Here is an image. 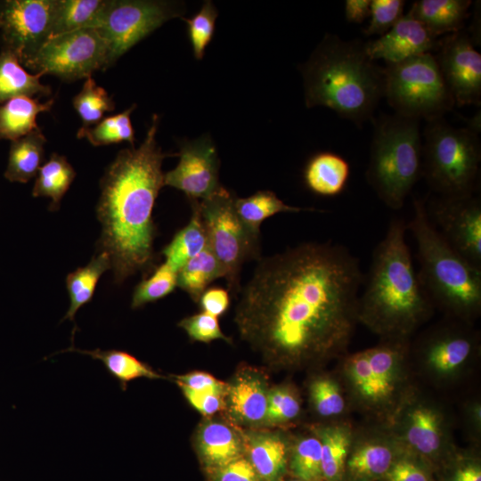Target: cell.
Wrapping results in <instances>:
<instances>
[{"label":"cell","instance_id":"6da1fadb","mask_svg":"<svg viewBox=\"0 0 481 481\" xmlns=\"http://www.w3.org/2000/svg\"><path fill=\"white\" fill-rule=\"evenodd\" d=\"M363 281L358 258L341 244L305 242L267 257L240 290V332L274 365L336 356L358 320Z\"/></svg>","mask_w":481,"mask_h":481},{"label":"cell","instance_id":"7a4b0ae2","mask_svg":"<svg viewBox=\"0 0 481 481\" xmlns=\"http://www.w3.org/2000/svg\"><path fill=\"white\" fill-rule=\"evenodd\" d=\"M158 126L155 114L140 146L121 150L101 181L100 252L109 257L118 283L147 268L153 257L152 211L164 186L162 163L175 155L162 151L156 139Z\"/></svg>","mask_w":481,"mask_h":481},{"label":"cell","instance_id":"3957f363","mask_svg":"<svg viewBox=\"0 0 481 481\" xmlns=\"http://www.w3.org/2000/svg\"><path fill=\"white\" fill-rule=\"evenodd\" d=\"M406 230L404 219H391L372 253L364 290L358 301V320L388 338H404L432 307L414 269L405 240Z\"/></svg>","mask_w":481,"mask_h":481},{"label":"cell","instance_id":"277c9868","mask_svg":"<svg viewBox=\"0 0 481 481\" xmlns=\"http://www.w3.org/2000/svg\"><path fill=\"white\" fill-rule=\"evenodd\" d=\"M307 108L324 106L361 126L384 94V72L364 44L326 34L301 67Z\"/></svg>","mask_w":481,"mask_h":481},{"label":"cell","instance_id":"5b68a950","mask_svg":"<svg viewBox=\"0 0 481 481\" xmlns=\"http://www.w3.org/2000/svg\"><path fill=\"white\" fill-rule=\"evenodd\" d=\"M417 243L420 281L431 301L463 318L481 306V268L454 250L428 218L426 203L413 201V216L406 224Z\"/></svg>","mask_w":481,"mask_h":481},{"label":"cell","instance_id":"8992f818","mask_svg":"<svg viewBox=\"0 0 481 481\" xmlns=\"http://www.w3.org/2000/svg\"><path fill=\"white\" fill-rule=\"evenodd\" d=\"M419 120L395 113L383 116L375 123L366 178L391 209L403 208L422 175Z\"/></svg>","mask_w":481,"mask_h":481},{"label":"cell","instance_id":"52a82bcc","mask_svg":"<svg viewBox=\"0 0 481 481\" xmlns=\"http://www.w3.org/2000/svg\"><path fill=\"white\" fill-rule=\"evenodd\" d=\"M477 134L469 127H454L442 118L427 124L422 175L441 196L473 193L481 160Z\"/></svg>","mask_w":481,"mask_h":481},{"label":"cell","instance_id":"ba28073f","mask_svg":"<svg viewBox=\"0 0 481 481\" xmlns=\"http://www.w3.org/2000/svg\"><path fill=\"white\" fill-rule=\"evenodd\" d=\"M383 72V96L396 114L429 122L455 104L431 53L387 65Z\"/></svg>","mask_w":481,"mask_h":481},{"label":"cell","instance_id":"9c48e42d","mask_svg":"<svg viewBox=\"0 0 481 481\" xmlns=\"http://www.w3.org/2000/svg\"><path fill=\"white\" fill-rule=\"evenodd\" d=\"M236 197L220 186L201 200H192L200 213L207 245L218 260L232 293L240 289V273L244 262L259 254V238L252 235L240 219Z\"/></svg>","mask_w":481,"mask_h":481},{"label":"cell","instance_id":"30bf717a","mask_svg":"<svg viewBox=\"0 0 481 481\" xmlns=\"http://www.w3.org/2000/svg\"><path fill=\"white\" fill-rule=\"evenodd\" d=\"M23 67L69 82L87 78L108 69V46L97 29H81L49 38Z\"/></svg>","mask_w":481,"mask_h":481},{"label":"cell","instance_id":"8fae6325","mask_svg":"<svg viewBox=\"0 0 481 481\" xmlns=\"http://www.w3.org/2000/svg\"><path fill=\"white\" fill-rule=\"evenodd\" d=\"M183 13V4L176 2L110 0L95 28L108 46V68L166 21Z\"/></svg>","mask_w":481,"mask_h":481},{"label":"cell","instance_id":"7c38bea8","mask_svg":"<svg viewBox=\"0 0 481 481\" xmlns=\"http://www.w3.org/2000/svg\"><path fill=\"white\" fill-rule=\"evenodd\" d=\"M56 0L0 1L2 48L23 64L50 38Z\"/></svg>","mask_w":481,"mask_h":481},{"label":"cell","instance_id":"4fadbf2b","mask_svg":"<svg viewBox=\"0 0 481 481\" xmlns=\"http://www.w3.org/2000/svg\"><path fill=\"white\" fill-rule=\"evenodd\" d=\"M426 210L447 243L481 268V201L472 194L441 196Z\"/></svg>","mask_w":481,"mask_h":481},{"label":"cell","instance_id":"5bb4252c","mask_svg":"<svg viewBox=\"0 0 481 481\" xmlns=\"http://www.w3.org/2000/svg\"><path fill=\"white\" fill-rule=\"evenodd\" d=\"M436 57L444 82L458 106L480 105L481 55L462 30L439 41Z\"/></svg>","mask_w":481,"mask_h":481},{"label":"cell","instance_id":"9a60e30c","mask_svg":"<svg viewBox=\"0 0 481 481\" xmlns=\"http://www.w3.org/2000/svg\"><path fill=\"white\" fill-rule=\"evenodd\" d=\"M177 156V166L164 175V185L183 192L191 201L204 200L221 186L219 159L208 135L183 142Z\"/></svg>","mask_w":481,"mask_h":481},{"label":"cell","instance_id":"2e32d148","mask_svg":"<svg viewBox=\"0 0 481 481\" xmlns=\"http://www.w3.org/2000/svg\"><path fill=\"white\" fill-rule=\"evenodd\" d=\"M439 41L409 12L386 34L364 44L366 54L372 61L384 60L395 64L438 47Z\"/></svg>","mask_w":481,"mask_h":481},{"label":"cell","instance_id":"e0dca14e","mask_svg":"<svg viewBox=\"0 0 481 481\" xmlns=\"http://www.w3.org/2000/svg\"><path fill=\"white\" fill-rule=\"evenodd\" d=\"M268 392L266 382L259 372L253 370L240 371L227 384L225 407L230 415L239 423L255 426L263 425Z\"/></svg>","mask_w":481,"mask_h":481},{"label":"cell","instance_id":"ac0fdd59","mask_svg":"<svg viewBox=\"0 0 481 481\" xmlns=\"http://www.w3.org/2000/svg\"><path fill=\"white\" fill-rule=\"evenodd\" d=\"M245 457L261 481H283L289 467V450L278 433L248 431L242 435Z\"/></svg>","mask_w":481,"mask_h":481},{"label":"cell","instance_id":"d6986e66","mask_svg":"<svg viewBox=\"0 0 481 481\" xmlns=\"http://www.w3.org/2000/svg\"><path fill=\"white\" fill-rule=\"evenodd\" d=\"M196 448L206 473L245 456L242 436L217 420H206L200 426Z\"/></svg>","mask_w":481,"mask_h":481},{"label":"cell","instance_id":"ffe728a7","mask_svg":"<svg viewBox=\"0 0 481 481\" xmlns=\"http://www.w3.org/2000/svg\"><path fill=\"white\" fill-rule=\"evenodd\" d=\"M349 176V163L340 155L330 151L314 154L304 170V180L307 188L324 197L340 194Z\"/></svg>","mask_w":481,"mask_h":481},{"label":"cell","instance_id":"44dd1931","mask_svg":"<svg viewBox=\"0 0 481 481\" xmlns=\"http://www.w3.org/2000/svg\"><path fill=\"white\" fill-rule=\"evenodd\" d=\"M470 4L469 0H420L408 12L438 37L462 30Z\"/></svg>","mask_w":481,"mask_h":481},{"label":"cell","instance_id":"7402d4cb","mask_svg":"<svg viewBox=\"0 0 481 481\" xmlns=\"http://www.w3.org/2000/svg\"><path fill=\"white\" fill-rule=\"evenodd\" d=\"M476 346L473 337L465 330H444L424 346L427 363L441 373H448L471 356Z\"/></svg>","mask_w":481,"mask_h":481},{"label":"cell","instance_id":"603a6c76","mask_svg":"<svg viewBox=\"0 0 481 481\" xmlns=\"http://www.w3.org/2000/svg\"><path fill=\"white\" fill-rule=\"evenodd\" d=\"M53 103V98L40 102L38 98L17 96L0 104V140L12 142L39 127L37 115L49 111Z\"/></svg>","mask_w":481,"mask_h":481},{"label":"cell","instance_id":"cb8c5ba5","mask_svg":"<svg viewBox=\"0 0 481 481\" xmlns=\"http://www.w3.org/2000/svg\"><path fill=\"white\" fill-rule=\"evenodd\" d=\"M46 138L40 127L11 142L4 177L12 182L28 183L43 165Z\"/></svg>","mask_w":481,"mask_h":481},{"label":"cell","instance_id":"d4e9b609","mask_svg":"<svg viewBox=\"0 0 481 481\" xmlns=\"http://www.w3.org/2000/svg\"><path fill=\"white\" fill-rule=\"evenodd\" d=\"M42 73H29L9 50L0 51V104L17 96H47L49 86L41 83Z\"/></svg>","mask_w":481,"mask_h":481},{"label":"cell","instance_id":"484cf974","mask_svg":"<svg viewBox=\"0 0 481 481\" xmlns=\"http://www.w3.org/2000/svg\"><path fill=\"white\" fill-rule=\"evenodd\" d=\"M110 0H56L51 37L74 30L96 28Z\"/></svg>","mask_w":481,"mask_h":481},{"label":"cell","instance_id":"4316f807","mask_svg":"<svg viewBox=\"0 0 481 481\" xmlns=\"http://www.w3.org/2000/svg\"><path fill=\"white\" fill-rule=\"evenodd\" d=\"M390 339V342L366 350L372 375L375 402L384 401L394 392L396 368L404 350V338Z\"/></svg>","mask_w":481,"mask_h":481},{"label":"cell","instance_id":"83f0119b","mask_svg":"<svg viewBox=\"0 0 481 481\" xmlns=\"http://www.w3.org/2000/svg\"><path fill=\"white\" fill-rule=\"evenodd\" d=\"M395 459L390 446L381 443H365L348 455L346 475L353 481L383 478Z\"/></svg>","mask_w":481,"mask_h":481},{"label":"cell","instance_id":"f1b7e54d","mask_svg":"<svg viewBox=\"0 0 481 481\" xmlns=\"http://www.w3.org/2000/svg\"><path fill=\"white\" fill-rule=\"evenodd\" d=\"M75 176L76 172L66 157L52 153L37 175L32 195L50 198V209L56 210Z\"/></svg>","mask_w":481,"mask_h":481},{"label":"cell","instance_id":"f546056e","mask_svg":"<svg viewBox=\"0 0 481 481\" xmlns=\"http://www.w3.org/2000/svg\"><path fill=\"white\" fill-rule=\"evenodd\" d=\"M110 268L111 265L109 257L100 252L86 266L67 275L66 286L70 305L63 320L74 321L78 309L91 301L102 274Z\"/></svg>","mask_w":481,"mask_h":481},{"label":"cell","instance_id":"4dcf8cb0","mask_svg":"<svg viewBox=\"0 0 481 481\" xmlns=\"http://www.w3.org/2000/svg\"><path fill=\"white\" fill-rule=\"evenodd\" d=\"M236 212L255 237L259 236V227L263 221L279 213H298L301 208L286 204L272 191H258L246 198L235 199Z\"/></svg>","mask_w":481,"mask_h":481},{"label":"cell","instance_id":"1f68e13d","mask_svg":"<svg viewBox=\"0 0 481 481\" xmlns=\"http://www.w3.org/2000/svg\"><path fill=\"white\" fill-rule=\"evenodd\" d=\"M192 208V214L189 223L163 249L166 263L175 272L207 247V235L199 210L193 203Z\"/></svg>","mask_w":481,"mask_h":481},{"label":"cell","instance_id":"d6a6232c","mask_svg":"<svg viewBox=\"0 0 481 481\" xmlns=\"http://www.w3.org/2000/svg\"><path fill=\"white\" fill-rule=\"evenodd\" d=\"M220 277H224L221 265L207 245L177 272V285L199 302L208 286Z\"/></svg>","mask_w":481,"mask_h":481},{"label":"cell","instance_id":"836d02e7","mask_svg":"<svg viewBox=\"0 0 481 481\" xmlns=\"http://www.w3.org/2000/svg\"><path fill=\"white\" fill-rule=\"evenodd\" d=\"M77 352L101 361L109 373L118 379L125 388L126 385L135 379L146 378L151 379L164 377L153 371L149 365L141 362L134 355L119 350H81L70 347L62 352Z\"/></svg>","mask_w":481,"mask_h":481},{"label":"cell","instance_id":"e575fe53","mask_svg":"<svg viewBox=\"0 0 481 481\" xmlns=\"http://www.w3.org/2000/svg\"><path fill=\"white\" fill-rule=\"evenodd\" d=\"M323 481H343L350 450L349 432L342 427H328L319 433Z\"/></svg>","mask_w":481,"mask_h":481},{"label":"cell","instance_id":"d590c367","mask_svg":"<svg viewBox=\"0 0 481 481\" xmlns=\"http://www.w3.org/2000/svg\"><path fill=\"white\" fill-rule=\"evenodd\" d=\"M441 428L437 414L430 408L418 406L409 416L408 443L420 453L432 457L441 445Z\"/></svg>","mask_w":481,"mask_h":481},{"label":"cell","instance_id":"8d00e7d4","mask_svg":"<svg viewBox=\"0 0 481 481\" xmlns=\"http://www.w3.org/2000/svg\"><path fill=\"white\" fill-rule=\"evenodd\" d=\"M134 104L127 110L112 116L103 118L96 125L77 131L79 139L86 138L94 146H102L122 142L135 146V130L131 122V113L135 109Z\"/></svg>","mask_w":481,"mask_h":481},{"label":"cell","instance_id":"74e56055","mask_svg":"<svg viewBox=\"0 0 481 481\" xmlns=\"http://www.w3.org/2000/svg\"><path fill=\"white\" fill-rule=\"evenodd\" d=\"M72 104L82 120V128L96 125L105 113L115 109L112 97L92 77L86 78L80 92L73 97Z\"/></svg>","mask_w":481,"mask_h":481},{"label":"cell","instance_id":"f35d334b","mask_svg":"<svg viewBox=\"0 0 481 481\" xmlns=\"http://www.w3.org/2000/svg\"><path fill=\"white\" fill-rule=\"evenodd\" d=\"M288 470L293 477L305 481H323L322 445L319 437L300 439L289 452Z\"/></svg>","mask_w":481,"mask_h":481},{"label":"cell","instance_id":"ab89813d","mask_svg":"<svg viewBox=\"0 0 481 481\" xmlns=\"http://www.w3.org/2000/svg\"><path fill=\"white\" fill-rule=\"evenodd\" d=\"M177 285V272L166 262L151 277L140 282L133 294L131 306L139 308L170 294Z\"/></svg>","mask_w":481,"mask_h":481},{"label":"cell","instance_id":"60d3db41","mask_svg":"<svg viewBox=\"0 0 481 481\" xmlns=\"http://www.w3.org/2000/svg\"><path fill=\"white\" fill-rule=\"evenodd\" d=\"M218 12L211 1L204 2L200 10L192 18H182L187 25V31L193 55L201 60L210 43Z\"/></svg>","mask_w":481,"mask_h":481},{"label":"cell","instance_id":"b9f144b4","mask_svg":"<svg viewBox=\"0 0 481 481\" xmlns=\"http://www.w3.org/2000/svg\"><path fill=\"white\" fill-rule=\"evenodd\" d=\"M300 412L297 395L286 387L269 390L267 409L263 425L274 426L295 419Z\"/></svg>","mask_w":481,"mask_h":481},{"label":"cell","instance_id":"7bdbcfd3","mask_svg":"<svg viewBox=\"0 0 481 481\" xmlns=\"http://www.w3.org/2000/svg\"><path fill=\"white\" fill-rule=\"evenodd\" d=\"M310 395L316 412L323 417L340 414L345 401L338 384L329 378H319L310 387Z\"/></svg>","mask_w":481,"mask_h":481},{"label":"cell","instance_id":"ee69618b","mask_svg":"<svg viewBox=\"0 0 481 481\" xmlns=\"http://www.w3.org/2000/svg\"><path fill=\"white\" fill-rule=\"evenodd\" d=\"M403 0H371L370 22L363 33L382 36L390 30L404 15Z\"/></svg>","mask_w":481,"mask_h":481},{"label":"cell","instance_id":"f6af8a7d","mask_svg":"<svg viewBox=\"0 0 481 481\" xmlns=\"http://www.w3.org/2000/svg\"><path fill=\"white\" fill-rule=\"evenodd\" d=\"M178 326L183 329L190 338L208 343L215 339L229 342V338L221 330L217 317L206 312L183 319Z\"/></svg>","mask_w":481,"mask_h":481},{"label":"cell","instance_id":"bcb514c9","mask_svg":"<svg viewBox=\"0 0 481 481\" xmlns=\"http://www.w3.org/2000/svg\"><path fill=\"white\" fill-rule=\"evenodd\" d=\"M346 366L359 395L368 401L375 402L372 375L366 350L349 356Z\"/></svg>","mask_w":481,"mask_h":481},{"label":"cell","instance_id":"7dc6e473","mask_svg":"<svg viewBox=\"0 0 481 481\" xmlns=\"http://www.w3.org/2000/svg\"><path fill=\"white\" fill-rule=\"evenodd\" d=\"M207 476L208 481H261L245 456L222 468L207 472Z\"/></svg>","mask_w":481,"mask_h":481},{"label":"cell","instance_id":"c3c4849f","mask_svg":"<svg viewBox=\"0 0 481 481\" xmlns=\"http://www.w3.org/2000/svg\"><path fill=\"white\" fill-rule=\"evenodd\" d=\"M383 478L386 481H431L428 469L408 458H396Z\"/></svg>","mask_w":481,"mask_h":481},{"label":"cell","instance_id":"681fc988","mask_svg":"<svg viewBox=\"0 0 481 481\" xmlns=\"http://www.w3.org/2000/svg\"><path fill=\"white\" fill-rule=\"evenodd\" d=\"M176 383L198 392H210L226 395L227 384L203 371H192L175 376Z\"/></svg>","mask_w":481,"mask_h":481},{"label":"cell","instance_id":"f907efd6","mask_svg":"<svg viewBox=\"0 0 481 481\" xmlns=\"http://www.w3.org/2000/svg\"><path fill=\"white\" fill-rule=\"evenodd\" d=\"M188 402L201 414L209 416L225 407V396L210 392H198L178 385Z\"/></svg>","mask_w":481,"mask_h":481},{"label":"cell","instance_id":"816d5d0a","mask_svg":"<svg viewBox=\"0 0 481 481\" xmlns=\"http://www.w3.org/2000/svg\"><path fill=\"white\" fill-rule=\"evenodd\" d=\"M199 302L203 312L218 317L228 309L230 299L227 290L214 287L207 289Z\"/></svg>","mask_w":481,"mask_h":481},{"label":"cell","instance_id":"f5cc1de1","mask_svg":"<svg viewBox=\"0 0 481 481\" xmlns=\"http://www.w3.org/2000/svg\"><path fill=\"white\" fill-rule=\"evenodd\" d=\"M371 0H346L345 17L348 22L362 23L371 13Z\"/></svg>","mask_w":481,"mask_h":481},{"label":"cell","instance_id":"db71d44e","mask_svg":"<svg viewBox=\"0 0 481 481\" xmlns=\"http://www.w3.org/2000/svg\"><path fill=\"white\" fill-rule=\"evenodd\" d=\"M448 481H481V468L477 461H465L457 466Z\"/></svg>","mask_w":481,"mask_h":481},{"label":"cell","instance_id":"11a10c76","mask_svg":"<svg viewBox=\"0 0 481 481\" xmlns=\"http://www.w3.org/2000/svg\"><path fill=\"white\" fill-rule=\"evenodd\" d=\"M287 481H305V480H302V479H299V478H296V477H292Z\"/></svg>","mask_w":481,"mask_h":481},{"label":"cell","instance_id":"9f6ffc18","mask_svg":"<svg viewBox=\"0 0 481 481\" xmlns=\"http://www.w3.org/2000/svg\"><path fill=\"white\" fill-rule=\"evenodd\" d=\"M1 25H2V23H1V20H0V28H1Z\"/></svg>","mask_w":481,"mask_h":481}]
</instances>
